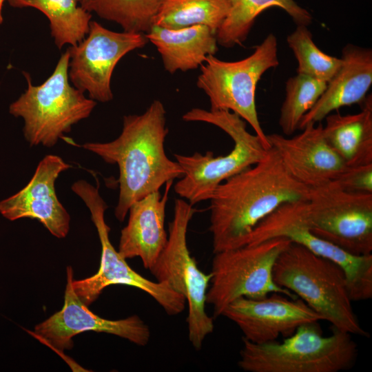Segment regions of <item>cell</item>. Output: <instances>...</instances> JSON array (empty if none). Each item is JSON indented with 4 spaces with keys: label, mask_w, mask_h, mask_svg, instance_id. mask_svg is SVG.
<instances>
[{
    "label": "cell",
    "mask_w": 372,
    "mask_h": 372,
    "mask_svg": "<svg viewBox=\"0 0 372 372\" xmlns=\"http://www.w3.org/2000/svg\"><path fill=\"white\" fill-rule=\"evenodd\" d=\"M331 183L347 192L372 194V163L346 167Z\"/></svg>",
    "instance_id": "cell-28"
},
{
    "label": "cell",
    "mask_w": 372,
    "mask_h": 372,
    "mask_svg": "<svg viewBox=\"0 0 372 372\" xmlns=\"http://www.w3.org/2000/svg\"><path fill=\"white\" fill-rule=\"evenodd\" d=\"M159 52L164 68L173 74L200 68L218 50L216 33L203 25L168 29L153 25L145 34Z\"/></svg>",
    "instance_id": "cell-20"
},
{
    "label": "cell",
    "mask_w": 372,
    "mask_h": 372,
    "mask_svg": "<svg viewBox=\"0 0 372 372\" xmlns=\"http://www.w3.org/2000/svg\"><path fill=\"white\" fill-rule=\"evenodd\" d=\"M222 316L238 327L242 338L256 344L274 341L280 335L289 336L302 324L323 320L301 299L278 293L260 299L239 298Z\"/></svg>",
    "instance_id": "cell-15"
},
{
    "label": "cell",
    "mask_w": 372,
    "mask_h": 372,
    "mask_svg": "<svg viewBox=\"0 0 372 372\" xmlns=\"http://www.w3.org/2000/svg\"><path fill=\"white\" fill-rule=\"evenodd\" d=\"M173 182L165 185L163 195L157 191L130 206L127 223L121 232L118 251L125 259L139 257L148 269L155 263L167 241L165 210Z\"/></svg>",
    "instance_id": "cell-18"
},
{
    "label": "cell",
    "mask_w": 372,
    "mask_h": 372,
    "mask_svg": "<svg viewBox=\"0 0 372 372\" xmlns=\"http://www.w3.org/2000/svg\"><path fill=\"white\" fill-rule=\"evenodd\" d=\"M7 0H0V24L3 22L2 8L3 3Z\"/></svg>",
    "instance_id": "cell-29"
},
{
    "label": "cell",
    "mask_w": 372,
    "mask_h": 372,
    "mask_svg": "<svg viewBox=\"0 0 372 372\" xmlns=\"http://www.w3.org/2000/svg\"><path fill=\"white\" fill-rule=\"evenodd\" d=\"M342 65L314 106L302 118L298 129L320 123L332 112L362 103L372 84V50L348 44L342 49Z\"/></svg>",
    "instance_id": "cell-19"
},
{
    "label": "cell",
    "mask_w": 372,
    "mask_h": 372,
    "mask_svg": "<svg viewBox=\"0 0 372 372\" xmlns=\"http://www.w3.org/2000/svg\"><path fill=\"white\" fill-rule=\"evenodd\" d=\"M273 277L333 328L369 336L353 311L345 273L335 262L291 242L278 257Z\"/></svg>",
    "instance_id": "cell-3"
},
{
    "label": "cell",
    "mask_w": 372,
    "mask_h": 372,
    "mask_svg": "<svg viewBox=\"0 0 372 372\" xmlns=\"http://www.w3.org/2000/svg\"><path fill=\"white\" fill-rule=\"evenodd\" d=\"M306 221L314 235L349 254H372V194L347 192L331 182L311 189Z\"/></svg>",
    "instance_id": "cell-11"
},
{
    "label": "cell",
    "mask_w": 372,
    "mask_h": 372,
    "mask_svg": "<svg viewBox=\"0 0 372 372\" xmlns=\"http://www.w3.org/2000/svg\"><path fill=\"white\" fill-rule=\"evenodd\" d=\"M99 181L97 187H94L84 180H79L72 185V191L83 200L90 210L101 245L98 272L85 279H73L72 287L76 294L88 307L99 298L105 287L112 285H125L149 294L168 315L180 313L186 304L184 297L168 285L149 280L138 273L112 245L109 237L110 228L105 220V211L107 206L99 194Z\"/></svg>",
    "instance_id": "cell-10"
},
{
    "label": "cell",
    "mask_w": 372,
    "mask_h": 372,
    "mask_svg": "<svg viewBox=\"0 0 372 372\" xmlns=\"http://www.w3.org/2000/svg\"><path fill=\"white\" fill-rule=\"evenodd\" d=\"M307 200L286 203L262 220L247 237L245 245L273 238H285L327 258L344 271L353 301L372 298V254L355 256L314 235L306 221Z\"/></svg>",
    "instance_id": "cell-12"
},
{
    "label": "cell",
    "mask_w": 372,
    "mask_h": 372,
    "mask_svg": "<svg viewBox=\"0 0 372 372\" xmlns=\"http://www.w3.org/2000/svg\"><path fill=\"white\" fill-rule=\"evenodd\" d=\"M14 8H34L50 21L51 35L59 49L74 46L87 34L92 14L83 9L79 0H7Z\"/></svg>",
    "instance_id": "cell-23"
},
{
    "label": "cell",
    "mask_w": 372,
    "mask_h": 372,
    "mask_svg": "<svg viewBox=\"0 0 372 372\" xmlns=\"http://www.w3.org/2000/svg\"><path fill=\"white\" fill-rule=\"evenodd\" d=\"M193 206L181 198L176 199L167 243L149 270L156 281L168 285L185 299L188 338L194 349L199 350L205 338L213 332L214 324L205 311L211 274L200 271L187 242L188 225L197 211Z\"/></svg>",
    "instance_id": "cell-7"
},
{
    "label": "cell",
    "mask_w": 372,
    "mask_h": 372,
    "mask_svg": "<svg viewBox=\"0 0 372 372\" xmlns=\"http://www.w3.org/2000/svg\"><path fill=\"white\" fill-rule=\"evenodd\" d=\"M230 6L231 0H162L154 25L168 29L203 25L216 33Z\"/></svg>",
    "instance_id": "cell-24"
},
{
    "label": "cell",
    "mask_w": 372,
    "mask_h": 372,
    "mask_svg": "<svg viewBox=\"0 0 372 372\" xmlns=\"http://www.w3.org/2000/svg\"><path fill=\"white\" fill-rule=\"evenodd\" d=\"M162 0H79L92 13L121 26L123 31L147 33L154 25Z\"/></svg>",
    "instance_id": "cell-25"
},
{
    "label": "cell",
    "mask_w": 372,
    "mask_h": 372,
    "mask_svg": "<svg viewBox=\"0 0 372 372\" xmlns=\"http://www.w3.org/2000/svg\"><path fill=\"white\" fill-rule=\"evenodd\" d=\"M292 137L279 134H267L291 175L310 189L333 181L346 165L324 137L323 125L309 123Z\"/></svg>",
    "instance_id": "cell-17"
},
{
    "label": "cell",
    "mask_w": 372,
    "mask_h": 372,
    "mask_svg": "<svg viewBox=\"0 0 372 372\" xmlns=\"http://www.w3.org/2000/svg\"><path fill=\"white\" fill-rule=\"evenodd\" d=\"M323 125L325 138L346 167L372 163V96H366L360 112L330 114Z\"/></svg>",
    "instance_id": "cell-21"
},
{
    "label": "cell",
    "mask_w": 372,
    "mask_h": 372,
    "mask_svg": "<svg viewBox=\"0 0 372 372\" xmlns=\"http://www.w3.org/2000/svg\"><path fill=\"white\" fill-rule=\"evenodd\" d=\"M311 190L269 148L259 162L220 184L209 200L214 254L244 246L262 220L286 203L307 200Z\"/></svg>",
    "instance_id": "cell-1"
},
{
    "label": "cell",
    "mask_w": 372,
    "mask_h": 372,
    "mask_svg": "<svg viewBox=\"0 0 372 372\" xmlns=\"http://www.w3.org/2000/svg\"><path fill=\"white\" fill-rule=\"evenodd\" d=\"M273 6L284 10L296 25L308 26L312 21L311 13L294 0H231L229 13L216 32L218 44L224 48L242 45L256 17Z\"/></svg>",
    "instance_id": "cell-22"
},
{
    "label": "cell",
    "mask_w": 372,
    "mask_h": 372,
    "mask_svg": "<svg viewBox=\"0 0 372 372\" xmlns=\"http://www.w3.org/2000/svg\"><path fill=\"white\" fill-rule=\"evenodd\" d=\"M327 86L324 81L301 74L287 81L278 120L284 134L290 136L298 129L302 118L314 106Z\"/></svg>",
    "instance_id": "cell-26"
},
{
    "label": "cell",
    "mask_w": 372,
    "mask_h": 372,
    "mask_svg": "<svg viewBox=\"0 0 372 372\" xmlns=\"http://www.w3.org/2000/svg\"><path fill=\"white\" fill-rule=\"evenodd\" d=\"M182 118L215 125L234 141L233 149L225 156H214L209 151L205 154H174L184 171L174 186V192L192 205L209 200L220 184L259 162L269 149L256 134L247 131L246 122L230 111L196 107L185 113Z\"/></svg>",
    "instance_id": "cell-5"
},
{
    "label": "cell",
    "mask_w": 372,
    "mask_h": 372,
    "mask_svg": "<svg viewBox=\"0 0 372 372\" xmlns=\"http://www.w3.org/2000/svg\"><path fill=\"white\" fill-rule=\"evenodd\" d=\"M290 242L285 238H273L214 254L207 292L214 316H222L231 302L241 297L260 299L278 293L296 298L277 285L273 277L275 262Z\"/></svg>",
    "instance_id": "cell-9"
},
{
    "label": "cell",
    "mask_w": 372,
    "mask_h": 372,
    "mask_svg": "<svg viewBox=\"0 0 372 372\" xmlns=\"http://www.w3.org/2000/svg\"><path fill=\"white\" fill-rule=\"evenodd\" d=\"M87 37L67 49L68 76L73 86L101 103L113 99L111 78L118 61L127 53L148 42L141 32H114L91 21Z\"/></svg>",
    "instance_id": "cell-13"
},
{
    "label": "cell",
    "mask_w": 372,
    "mask_h": 372,
    "mask_svg": "<svg viewBox=\"0 0 372 372\" xmlns=\"http://www.w3.org/2000/svg\"><path fill=\"white\" fill-rule=\"evenodd\" d=\"M70 54L61 56L51 75L34 85L24 73L28 88L9 108L10 113L24 121L23 134L30 145L53 147L72 125L87 118L96 105L84 92L69 83Z\"/></svg>",
    "instance_id": "cell-6"
},
{
    "label": "cell",
    "mask_w": 372,
    "mask_h": 372,
    "mask_svg": "<svg viewBox=\"0 0 372 372\" xmlns=\"http://www.w3.org/2000/svg\"><path fill=\"white\" fill-rule=\"evenodd\" d=\"M298 62L297 74L329 82L342 65V59L330 56L316 45L307 26L297 25L287 37Z\"/></svg>",
    "instance_id": "cell-27"
},
{
    "label": "cell",
    "mask_w": 372,
    "mask_h": 372,
    "mask_svg": "<svg viewBox=\"0 0 372 372\" xmlns=\"http://www.w3.org/2000/svg\"><path fill=\"white\" fill-rule=\"evenodd\" d=\"M298 327L282 342L242 339L238 366L247 372H339L351 369L358 347L351 334L333 328L324 336L318 323Z\"/></svg>",
    "instance_id": "cell-4"
},
{
    "label": "cell",
    "mask_w": 372,
    "mask_h": 372,
    "mask_svg": "<svg viewBox=\"0 0 372 372\" xmlns=\"http://www.w3.org/2000/svg\"><path fill=\"white\" fill-rule=\"evenodd\" d=\"M167 134L166 110L161 101L154 100L144 113L125 116L122 132L114 141L82 145L118 167L119 194L114 214L119 221L124 220L134 203L184 175L180 165L166 154Z\"/></svg>",
    "instance_id": "cell-2"
},
{
    "label": "cell",
    "mask_w": 372,
    "mask_h": 372,
    "mask_svg": "<svg viewBox=\"0 0 372 372\" xmlns=\"http://www.w3.org/2000/svg\"><path fill=\"white\" fill-rule=\"evenodd\" d=\"M70 167L59 156H45L25 187L0 202L1 215L10 220L36 219L55 237L65 238L70 230V217L56 196L55 181Z\"/></svg>",
    "instance_id": "cell-16"
},
{
    "label": "cell",
    "mask_w": 372,
    "mask_h": 372,
    "mask_svg": "<svg viewBox=\"0 0 372 372\" xmlns=\"http://www.w3.org/2000/svg\"><path fill=\"white\" fill-rule=\"evenodd\" d=\"M276 37L269 34L247 57L225 61L209 55L200 65L196 85L208 96L210 110L238 114L254 130L266 149L271 148L261 127L256 105V90L261 76L278 65Z\"/></svg>",
    "instance_id": "cell-8"
},
{
    "label": "cell",
    "mask_w": 372,
    "mask_h": 372,
    "mask_svg": "<svg viewBox=\"0 0 372 372\" xmlns=\"http://www.w3.org/2000/svg\"><path fill=\"white\" fill-rule=\"evenodd\" d=\"M73 271L67 267V284L61 310L34 327V334L41 341L58 352L71 349L72 338L84 331H92L113 334L138 346H145L150 330L138 316L121 320H107L92 312L76 294L73 287Z\"/></svg>",
    "instance_id": "cell-14"
}]
</instances>
